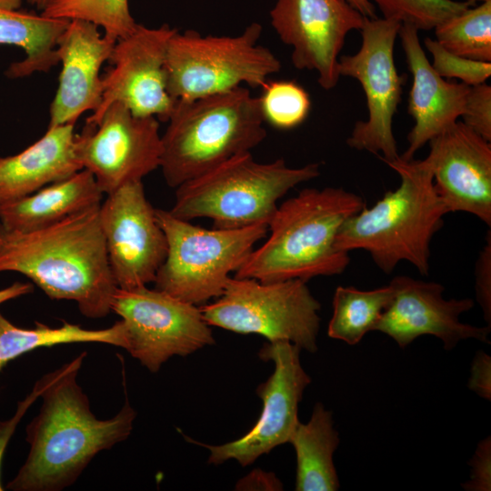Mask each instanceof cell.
I'll use <instances>...</instances> for the list:
<instances>
[{"instance_id":"obj_35","label":"cell","mask_w":491,"mask_h":491,"mask_svg":"<svg viewBox=\"0 0 491 491\" xmlns=\"http://www.w3.org/2000/svg\"><path fill=\"white\" fill-rule=\"evenodd\" d=\"M45 385V377L42 376L36 381L32 391L25 399L17 404V408L14 416L7 420H0V466L5 448L14 435L16 426L31 406V405L40 396ZM4 488L0 484V491Z\"/></svg>"},{"instance_id":"obj_3","label":"cell","mask_w":491,"mask_h":491,"mask_svg":"<svg viewBox=\"0 0 491 491\" xmlns=\"http://www.w3.org/2000/svg\"><path fill=\"white\" fill-rule=\"evenodd\" d=\"M364 205L361 196L342 187L301 190L277 206L268 223V237L234 276L307 282L342 274L350 257L336 246V238L343 224Z\"/></svg>"},{"instance_id":"obj_14","label":"cell","mask_w":491,"mask_h":491,"mask_svg":"<svg viewBox=\"0 0 491 491\" xmlns=\"http://www.w3.org/2000/svg\"><path fill=\"white\" fill-rule=\"evenodd\" d=\"M168 25L146 27L137 24L132 33L115 41L110 66L102 75L99 106L86 118L95 123L105 108L119 103L136 116L167 122L177 100L167 90L166 51L176 32Z\"/></svg>"},{"instance_id":"obj_36","label":"cell","mask_w":491,"mask_h":491,"mask_svg":"<svg viewBox=\"0 0 491 491\" xmlns=\"http://www.w3.org/2000/svg\"><path fill=\"white\" fill-rule=\"evenodd\" d=\"M467 386L482 398L491 399V357L483 351L474 356Z\"/></svg>"},{"instance_id":"obj_42","label":"cell","mask_w":491,"mask_h":491,"mask_svg":"<svg viewBox=\"0 0 491 491\" xmlns=\"http://www.w3.org/2000/svg\"><path fill=\"white\" fill-rule=\"evenodd\" d=\"M464 1L466 2L470 6H475L476 5L477 3L482 4V3L488 2L491 0H464Z\"/></svg>"},{"instance_id":"obj_17","label":"cell","mask_w":491,"mask_h":491,"mask_svg":"<svg viewBox=\"0 0 491 491\" xmlns=\"http://www.w3.org/2000/svg\"><path fill=\"white\" fill-rule=\"evenodd\" d=\"M390 284L395 295L376 331H380L404 348L425 335L438 337L446 350L460 341L476 339L490 343V326H476L460 321V316L474 307L471 298L445 299V287L436 282L395 276Z\"/></svg>"},{"instance_id":"obj_20","label":"cell","mask_w":491,"mask_h":491,"mask_svg":"<svg viewBox=\"0 0 491 491\" xmlns=\"http://www.w3.org/2000/svg\"><path fill=\"white\" fill-rule=\"evenodd\" d=\"M418 31L409 24H402L398 32L412 75L407 113L414 125L407 135L408 146L400 155L405 160L414 159L421 147L458 121L470 89L463 83L445 80L434 70L422 48Z\"/></svg>"},{"instance_id":"obj_28","label":"cell","mask_w":491,"mask_h":491,"mask_svg":"<svg viewBox=\"0 0 491 491\" xmlns=\"http://www.w3.org/2000/svg\"><path fill=\"white\" fill-rule=\"evenodd\" d=\"M41 14L51 18L91 22L114 41L129 35L137 25L128 0H55Z\"/></svg>"},{"instance_id":"obj_2","label":"cell","mask_w":491,"mask_h":491,"mask_svg":"<svg viewBox=\"0 0 491 491\" xmlns=\"http://www.w3.org/2000/svg\"><path fill=\"white\" fill-rule=\"evenodd\" d=\"M99 206L30 231L8 230L0 224V273L25 276L51 299L75 301L88 318L106 316L117 286Z\"/></svg>"},{"instance_id":"obj_39","label":"cell","mask_w":491,"mask_h":491,"mask_svg":"<svg viewBox=\"0 0 491 491\" xmlns=\"http://www.w3.org/2000/svg\"><path fill=\"white\" fill-rule=\"evenodd\" d=\"M355 9L367 18H375L376 7L370 0H346Z\"/></svg>"},{"instance_id":"obj_11","label":"cell","mask_w":491,"mask_h":491,"mask_svg":"<svg viewBox=\"0 0 491 491\" xmlns=\"http://www.w3.org/2000/svg\"><path fill=\"white\" fill-rule=\"evenodd\" d=\"M401 25L396 20L365 17L359 30V50L338 59L340 76L360 83L368 111L366 121L355 124L346 144L378 155L386 164L399 157L393 118L401 101L404 78L396 67L394 46Z\"/></svg>"},{"instance_id":"obj_27","label":"cell","mask_w":491,"mask_h":491,"mask_svg":"<svg viewBox=\"0 0 491 491\" xmlns=\"http://www.w3.org/2000/svg\"><path fill=\"white\" fill-rule=\"evenodd\" d=\"M434 29L436 40L448 52L491 62V1L470 6Z\"/></svg>"},{"instance_id":"obj_26","label":"cell","mask_w":491,"mask_h":491,"mask_svg":"<svg viewBox=\"0 0 491 491\" xmlns=\"http://www.w3.org/2000/svg\"><path fill=\"white\" fill-rule=\"evenodd\" d=\"M394 295L390 283L373 290L337 286L333 297L328 336L350 346L358 344L368 332L376 331Z\"/></svg>"},{"instance_id":"obj_23","label":"cell","mask_w":491,"mask_h":491,"mask_svg":"<svg viewBox=\"0 0 491 491\" xmlns=\"http://www.w3.org/2000/svg\"><path fill=\"white\" fill-rule=\"evenodd\" d=\"M289 443L296 456V491H336L339 487L334 454L339 445L332 413L316 403L309 421L299 422Z\"/></svg>"},{"instance_id":"obj_37","label":"cell","mask_w":491,"mask_h":491,"mask_svg":"<svg viewBox=\"0 0 491 491\" xmlns=\"http://www.w3.org/2000/svg\"><path fill=\"white\" fill-rule=\"evenodd\" d=\"M235 490L278 491L283 490V484L273 472L257 468L239 479Z\"/></svg>"},{"instance_id":"obj_32","label":"cell","mask_w":491,"mask_h":491,"mask_svg":"<svg viewBox=\"0 0 491 491\" xmlns=\"http://www.w3.org/2000/svg\"><path fill=\"white\" fill-rule=\"evenodd\" d=\"M462 123L488 142H491V86L483 83L470 86Z\"/></svg>"},{"instance_id":"obj_7","label":"cell","mask_w":491,"mask_h":491,"mask_svg":"<svg viewBox=\"0 0 491 491\" xmlns=\"http://www.w3.org/2000/svg\"><path fill=\"white\" fill-rule=\"evenodd\" d=\"M167 241V254L155 278V288L200 306L219 297L230 274L268 234L267 224L235 229H206L155 209Z\"/></svg>"},{"instance_id":"obj_5","label":"cell","mask_w":491,"mask_h":491,"mask_svg":"<svg viewBox=\"0 0 491 491\" xmlns=\"http://www.w3.org/2000/svg\"><path fill=\"white\" fill-rule=\"evenodd\" d=\"M161 135L160 168L176 188L251 153L266 137L258 97L245 86L193 100H177Z\"/></svg>"},{"instance_id":"obj_21","label":"cell","mask_w":491,"mask_h":491,"mask_svg":"<svg viewBox=\"0 0 491 491\" xmlns=\"http://www.w3.org/2000/svg\"><path fill=\"white\" fill-rule=\"evenodd\" d=\"M81 169L75 124L47 128L41 138L20 153L0 156V204L28 195Z\"/></svg>"},{"instance_id":"obj_25","label":"cell","mask_w":491,"mask_h":491,"mask_svg":"<svg viewBox=\"0 0 491 491\" xmlns=\"http://www.w3.org/2000/svg\"><path fill=\"white\" fill-rule=\"evenodd\" d=\"M73 343H102L125 347V329L121 320L104 329H85L64 322L51 327L36 322L33 328L11 323L0 312V372L12 360L35 349Z\"/></svg>"},{"instance_id":"obj_22","label":"cell","mask_w":491,"mask_h":491,"mask_svg":"<svg viewBox=\"0 0 491 491\" xmlns=\"http://www.w3.org/2000/svg\"><path fill=\"white\" fill-rule=\"evenodd\" d=\"M103 195L94 175L83 168L28 195L0 204V224L14 231L42 228L99 205Z\"/></svg>"},{"instance_id":"obj_15","label":"cell","mask_w":491,"mask_h":491,"mask_svg":"<svg viewBox=\"0 0 491 491\" xmlns=\"http://www.w3.org/2000/svg\"><path fill=\"white\" fill-rule=\"evenodd\" d=\"M105 195L99 206L100 222L117 287L154 283L167 254V241L142 181L129 182Z\"/></svg>"},{"instance_id":"obj_10","label":"cell","mask_w":491,"mask_h":491,"mask_svg":"<svg viewBox=\"0 0 491 491\" xmlns=\"http://www.w3.org/2000/svg\"><path fill=\"white\" fill-rule=\"evenodd\" d=\"M111 312L121 317L124 349L152 373L172 356H187L215 343L199 306L147 286L117 287Z\"/></svg>"},{"instance_id":"obj_16","label":"cell","mask_w":491,"mask_h":491,"mask_svg":"<svg viewBox=\"0 0 491 491\" xmlns=\"http://www.w3.org/2000/svg\"><path fill=\"white\" fill-rule=\"evenodd\" d=\"M272 27L292 47L298 70L315 71L325 90L338 83V59L346 35L360 30L365 16L346 0H277L270 11Z\"/></svg>"},{"instance_id":"obj_30","label":"cell","mask_w":491,"mask_h":491,"mask_svg":"<svg viewBox=\"0 0 491 491\" xmlns=\"http://www.w3.org/2000/svg\"><path fill=\"white\" fill-rule=\"evenodd\" d=\"M376 4L383 18L409 24L418 30H431L446 19L470 7L454 0H370Z\"/></svg>"},{"instance_id":"obj_6","label":"cell","mask_w":491,"mask_h":491,"mask_svg":"<svg viewBox=\"0 0 491 491\" xmlns=\"http://www.w3.org/2000/svg\"><path fill=\"white\" fill-rule=\"evenodd\" d=\"M319 175L318 163L290 167L283 158L259 163L246 153L177 186L169 212L186 221L210 218L219 229L268 225L279 199Z\"/></svg>"},{"instance_id":"obj_31","label":"cell","mask_w":491,"mask_h":491,"mask_svg":"<svg viewBox=\"0 0 491 491\" xmlns=\"http://www.w3.org/2000/svg\"><path fill=\"white\" fill-rule=\"evenodd\" d=\"M424 44L432 55V67L443 78H456L466 85L475 86L486 83L491 75V62L454 55L429 37L425 38Z\"/></svg>"},{"instance_id":"obj_13","label":"cell","mask_w":491,"mask_h":491,"mask_svg":"<svg viewBox=\"0 0 491 491\" xmlns=\"http://www.w3.org/2000/svg\"><path fill=\"white\" fill-rule=\"evenodd\" d=\"M75 151L84 169L107 195L142 179L160 167L162 143L159 121L136 116L125 105L113 103L94 124L75 135Z\"/></svg>"},{"instance_id":"obj_29","label":"cell","mask_w":491,"mask_h":491,"mask_svg":"<svg viewBox=\"0 0 491 491\" xmlns=\"http://www.w3.org/2000/svg\"><path fill=\"white\" fill-rule=\"evenodd\" d=\"M258 97L265 122L287 130L301 125L308 116L311 101L308 93L294 81L267 80Z\"/></svg>"},{"instance_id":"obj_18","label":"cell","mask_w":491,"mask_h":491,"mask_svg":"<svg viewBox=\"0 0 491 491\" xmlns=\"http://www.w3.org/2000/svg\"><path fill=\"white\" fill-rule=\"evenodd\" d=\"M422 160L448 213L466 212L491 225V144L461 121L428 142Z\"/></svg>"},{"instance_id":"obj_38","label":"cell","mask_w":491,"mask_h":491,"mask_svg":"<svg viewBox=\"0 0 491 491\" xmlns=\"http://www.w3.org/2000/svg\"><path fill=\"white\" fill-rule=\"evenodd\" d=\"M31 283L15 282L11 286L0 289V305L33 292Z\"/></svg>"},{"instance_id":"obj_24","label":"cell","mask_w":491,"mask_h":491,"mask_svg":"<svg viewBox=\"0 0 491 491\" xmlns=\"http://www.w3.org/2000/svg\"><path fill=\"white\" fill-rule=\"evenodd\" d=\"M69 21L0 8V45L20 47L25 54L23 60L9 65L6 76L25 77L36 72H47L57 65V42Z\"/></svg>"},{"instance_id":"obj_19","label":"cell","mask_w":491,"mask_h":491,"mask_svg":"<svg viewBox=\"0 0 491 491\" xmlns=\"http://www.w3.org/2000/svg\"><path fill=\"white\" fill-rule=\"evenodd\" d=\"M115 43L91 22L69 21L56 45L62 70L47 128L75 124L83 113L99 106L103 95L100 70L108 62Z\"/></svg>"},{"instance_id":"obj_41","label":"cell","mask_w":491,"mask_h":491,"mask_svg":"<svg viewBox=\"0 0 491 491\" xmlns=\"http://www.w3.org/2000/svg\"><path fill=\"white\" fill-rule=\"evenodd\" d=\"M55 0H26L29 5L35 6L41 12L48 7Z\"/></svg>"},{"instance_id":"obj_1","label":"cell","mask_w":491,"mask_h":491,"mask_svg":"<svg viewBox=\"0 0 491 491\" xmlns=\"http://www.w3.org/2000/svg\"><path fill=\"white\" fill-rule=\"evenodd\" d=\"M85 356L82 352L44 376L41 408L26 426L29 452L7 489L63 490L77 480L95 455L130 436L136 412L127 400L109 419H98L91 411L77 383Z\"/></svg>"},{"instance_id":"obj_4","label":"cell","mask_w":491,"mask_h":491,"mask_svg":"<svg viewBox=\"0 0 491 491\" xmlns=\"http://www.w3.org/2000/svg\"><path fill=\"white\" fill-rule=\"evenodd\" d=\"M386 165L399 175L398 187L347 219L336 235V246L347 253L367 252L386 274L406 261L426 276L431 241L448 211L422 160H405L399 155Z\"/></svg>"},{"instance_id":"obj_33","label":"cell","mask_w":491,"mask_h":491,"mask_svg":"<svg viewBox=\"0 0 491 491\" xmlns=\"http://www.w3.org/2000/svg\"><path fill=\"white\" fill-rule=\"evenodd\" d=\"M476 296L483 310L485 320L491 322V233L486 237V245L479 252L475 266Z\"/></svg>"},{"instance_id":"obj_9","label":"cell","mask_w":491,"mask_h":491,"mask_svg":"<svg viewBox=\"0 0 491 491\" xmlns=\"http://www.w3.org/2000/svg\"><path fill=\"white\" fill-rule=\"evenodd\" d=\"M199 307L210 326L259 335L268 342L286 341L310 353L317 350L321 305L306 281L231 276L219 297Z\"/></svg>"},{"instance_id":"obj_40","label":"cell","mask_w":491,"mask_h":491,"mask_svg":"<svg viewBox=\"0 0 491 491\" xmlns=\"http://www.w3.org/2000/svg\"><path fill=\"white\" fill-rule=\"evenodd\" d=\"M23 0H0V8L5 10H18Z\"/></svg>"},{"instance_id":"obj_8","label":"cell","mask_w":491,"mask_h":491,"mask_svg":"<svg viewBox=\"0 0 491 491\" xmlns=\"http://www.w3.org/2000/svg\"><path fill=\"white\" fill-rule=\"evenodd\" d=\"M261 35L258 23L235 36L176 31L166 51L168 93L175 100H193L244 84L262 87L280 71L281 63L270 49L258 45Z\"/></svg>"},{"instance_id":"obj_34","label":"cell","mask_w":491,"mask_h":491,"mask_svg":"<svg viewBox=\"0 0 491 491\" xmlns=\"http://www.w3.org/2000/svg\"><path fill=\"white\" fill-rule=\"evenodd\" d=\"M470 478L463 484L469 491H489L491 487V441L490 436L483 439L471 458Z\"/></svg>"},{"instance_id":"obj_12","label":"cell","mask_w":491,"mask_h":491,"mask_svg":"<svg viewBox=\"0 0 491 491\" xmlns=\"http://www.w3.org/2000/svg\"><path fill=\"white\" fill-rule=\"evenodd\" d=\"M300 352L297 346L286 341L267 342L259 350L260 359L273 362L274 372L256 388L263 407L247 433L221 445H208L186 437L209 450V464L218 466L235 460L240 466H246L275 447L289 443L300 422L299 403L311 383V377L301 365Z\"/></svg>"}]
</instances>
